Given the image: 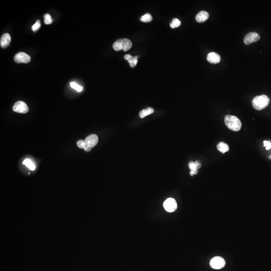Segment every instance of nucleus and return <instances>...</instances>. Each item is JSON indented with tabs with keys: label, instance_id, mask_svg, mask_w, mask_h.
<instances>
[{
	"label": "nucleus",
	"instance_id": "f257e3e1",
	"mask_svg": "<svg viewBox=\"0 0 271 271\" xmlns=\"http://www.w3.org/2000/svg\"><path fill=\"white\" fill-rule=\"evenodd\" d=\"M225 124L228 128L234 132H237L241 130L242 123L237 117L232 115H227L225 117Z\"/></svg>",
	"mask_w": 271,
	"mask_h": 271
},
{
	"label": "nucleus",
	"instance_id": "6ab92c4d",
	"mask_svg": "<svg viewBox=\"0 0 271 271\" xmlns=\"http://www.w3.org/2000/svg\"><path fill=\"white\" fill-rule=\"evenodd\" d=\"M70 84L71 88H73L74 89H76L78 92H80L83 90V87L80 86V85H79V84H77L75 83V82H71Z\"/></svg>",
	"mask_w": 271,
	"mask_h": 271
},
{
	"label": "nucleus",
	"instance_id": "1a4fd4ad",
	"mask_svg": "<svg viewBox=\"0 0 271 271\" xmlns=\"http://www.w3.org/2000/svg\"><path fill=\"white\" fill-rule=\"evenodd\" d=\"M260 39V36L255 32L248 33L244 38V41L246 45L251 44L254 42H257Z\"/></svg>",
	"mask_w": 271,
	"mask_h": 271
},
{
	"label": "nucleus",
	"instance_id": "dca6fc26",
	"mask_svg": "<svg viewBox=\"0 0 271 271\" xmlns=\"http://www.w3.org/2000/svg\"><path fill=\"white\" fill-rule=\"evenodd\" d=\"M23 164L26 165L29 169L31 170H34L35 169V166L32 162L28 159H25L23 162Z\"/></svg>",
	"mask_w": 271,
	"mask_h": 271
},
{
	"label": "nucleus",
	"instance_id": "a211bd4d",
	"mask_svg": "<svg viewBox=\"0 0 271 271\" xmlns=\"http://www.w3.org/2000/svg\"><path fill=\"white\" fill-rule=\"evenodd\" d=\"M181 25V21L177 18L173 19L172 22L170 24V26L172 28L178 27Z\"/></svg>",
	"mask_w": 271,
	"mask_h": 271
},
{
	"label": "nucleus",
	"instance_id": "bb28decb",
	"mask_svg": "<svg viewBox=\"0 0 271 271\" xmlns=\"http://www.w3.org/2000/svg\"><path fill=\"white\" fill-rule=\"evenodd\" d=\"M269 158H270V159H271V155L270 156V157H269Z\"/></svg>",
	"mask_w": 271,
	"mask_h": 271
},
{
	"label": "nucleus",
	"instance_id": "a878e982",
	"mask_svg": "<svg viewBox=\"0 0 271 271\" xmlns=\"http://www.w3.org/2000/svg\"><path fill=\"white\" fill-rule=\"evenodd\" d=\"M195 164L196 165L197 168V169H199L201 167V161H196L195 162Z\"/></svg>",
	"mask_w": 271,
	"mask_h": 271
},
{
	"label": "nucleus",
	"instance_id": "b1692460",
	"mask_svg": "<svg viewBox=\"0 0 271 271\" xmlns=\"http://www.w3.org/2000/svg\"><path fill=\"white\" fill-rule=\"evenodd\" d=\"M264 147H266L267 150H269L271 148V143L270 142L267 141H264Z\"/></svg>",
	"mask_w": 271,
	"mask_h": 271
},
{
	"label": "nucleus",
	"instance_id": "393cba45",
	"mask_svg": "<svg viewBox=\"0 0 271 271\" xmlns=\"http://www.w3.org/2000/svg\"><path fill=\"white\" fill-rule=\"evenodd\" d=\"M77 146L81 149H84V140H80L77 142Z\"/></svg>",
	"mask_w": 271,
	"mask_h": 271
},
{
	"label": "nucleus",
	"instance_id": "aec40b11",
	"mask_svg": "<svg viewBox=\"0 0 271 271\" xmlns=\"http://www.w3.org/2000/svg\"><path fill=\"white\" fill-rule=\"evenodd\" d=\"M44 18L45 24H46L47 25L50 24L52 23L53 20L52 19V17L48 14H45L44 16Z\"/></svg>",
	"mask_w": 271,
	"mask_h": 271
},
{
	"label": "nucleus",
	"instance_id": "423d86ee",
	"mask_svg": "<svg viewBox=\"0 0 271 271\" xmlns=\"http://www.w3.org/2000/svg\"><path fill=\"white\" fill-rule=\"evenodd\" d=\"M163 206L165 210L169 212H174L177 208V202L172 198L166 199L164 202Z\"/></svg>",
	"mask_w": 271,
	"mask_h": 271
},
{
	"label": "nucleus",
	"instance_id": "0eeeda50",
	"mask_svg": "<svg viewBox=\"0 0 271 271\" xmlns=\"http://www.w3.org/2000/svg\"><path fill=\"white\" fill-rule=\"evenodd\" d=\"M13 110L14 111L17 113L25 114L27 113L29 109L25 102L22 101H19L14 104L13 107Z\"/></svg>",
	"mask_w": 271,
	"mask_h": 271
},
{
	"label": "nucleus",
	"instance_id": "7ed1b4c3",
	"mask_svg": "<svg viewBox=\"0 0 271 271\" xmlns=\"http://www.w3.org/2000/svg\"><path fill=\"white\" fill-rule=\"evenodd\" d=\"M132 46V42L127 38H123L118 40L113 44V48L115 51L123 50L124 51H128Z\"/></svg>",
	"mask_w": 271,
	"mask_h": 271
},
{
	"label": "nucleus",
	"instance_id": "f03ea898",
	"mask_svg": "<svg viewBox=\"0 0 271 271\" xmlns=\"http://www.w3.org/2000/svg\"><path fill=\"white\" fill-rule=\"evenodd\" d=\"M270 102V98L264 94L257 96L252 101L253 107L256 110L261 111L268 106Z\"/></svg>",
	"mask_w": 271,
	"mask_h": 271
},
{
	"label": "nucleus",
	"instance_id": "4468645a",
	"mask_svg": "<svg viewBox=\"0 0 271 271\" xmlns=\"http://www.w3.org/2000/svg\"><path fill=\"white\" fill-rule=\"evenodd\" d=\"M154 111V109L153 108L148 107L146 109L141 111H140V113H139V116H140L141 118H144L146 116L153 113Z\"/></svg>",
	"mask_w": 271,
	"mask_h": 271
},
{
	"label": "nucleus",
	"instance_id": "6e6552de",
	"mask_svg": "<svg viewBox=\"0 0 271 271\" xmlns=\"http://www.w3.org/2000/svg\"><path fill=\"white\" fill-rule=\"evenodd\" d=\"M14 60L17 63H28L31 61V57L25 53L19 52L15 56Z\"/></svg>",
	"mask_w": 271,
	"mask_h": 271
},
{
	"label": "nucleus",
	"instance_id": "f8f14e48",
	"mask_svg": "<svg viewBox=\"0 0 271 271\" xmlns=\"http://www.w3.org/2000/svg\"><path fill=\"white\" fill-rule=\"evenodd\" d=\"M209 17L210 15L207 12L202 11L197 14L196 20L198 23L204 22L209 18Z\"/></svg>",
	"mask_w": 271,
	"mask_h": 271
},
{
	"label": "nucleus",
	"instance_id": "20e7f679",
	"mask_svg": "<svg viewBox=\"0 0 271 271\" xmlns=\"http://www.w3.org/2000/svg\"><path fill=\"white\" fill-rule=\"evenodd\" d=\"M98 138L95 134L90 135L84 140V149L86 152L90 151L98 143Z\"/></svg>",
	"mask_w": 271,
	"mask_h": 271
},
{
	"label": "nucleus",
	"instance_id": "5701e85b",
	"mask_svg": "<svg viewBox=\"0 0 271 271\" xmlns=\"http://www.w3.org/2000/svg\"><path fill=\"white\" fill-rule=\"evenodd\" d=\"M138 57L136 56V57H133L132 56H131L130 54H127V55H125L124 56V59H126V60H128V61H130V60H134V59H138Z\"/></svg>",
	"mask_w": 271,
	"mask_h": 271
},
{
	"label": "nucleus",
	"instance_id": "f3484780",
	"mask_svg": "<svg viewBox=\"0 0 271 271\" xmlns=\"http://www.w3.org/2000/svg\"><path fill=\"white\" fill-rule=\"evenodd\" d=\"M152 16L150 14H146L141 17L140 20L143 22H150L152 21Z\"/></svg>",
	"mask_w": 271,
	"mask_h": 271
},
{
	"label": "nucleus",
	"instance_id": "39448f33",
	"mask_svg": "<svg viewBox=\"0 0 271 271\" xmlns=\"http://www.w3.org/2000/svg\"><path fill=\"white\" fill-rule=\"evenodd\" d=\"M225 265V260L220 257H215L212 258L210 262V266L211 267L216 270L223 268Z\"/></svg>",
	"mask_w": 271,
	"mask_h": 271
},
{
	"label": "nucleus",
	"instance_id": "ddd939ff",
	"mask_svg": "<svg viewBox=\"0 0 271 271\" xmlns=\"http://www.w3.org/2000/svg\"><path fill=\"white\" fill-rule=\"evenodd\" d=\"M217 148L220 152L223 153H225L226 152L228 151L229 149V146L228 144L224 143V142H220L218 144V146H217Z\"/></svg>",
	"mask_w": 271,
	"mask_h": 271
},
{
	"label": "nucleus",
	"instance_id": "2eb2a0df",
	"mask_svg": "<svg viewBox=\"0 0 271 271\" xmlns=\"http://www.w3.org/2000/svg\"><path fill=\"white\" fill-rule=\"evenodd\" d=\"M189 167L191 170L190 172V175L191 176H193L194 174H197L198 173V169L197 168L196 165L195 164V162H193L192 161L188 163Z\"/></svg>",
	"mask_w": 271,
	"mask_h": 271
},
{
	"label": "nucleus",
	"instance_id": "4be33fe9",
	"mask_svg": "<svg viewBox=\"0 0 271 271\" xmlns=\"http://www.w3.org/2000/svg\"><path fill=\"white\" fill-rule=\"evenodd\" d=\"M129 63L130 64V66L131 67H135L136 65L138 63V59H134V60H130V61H129Z\"/></svg>",
	"mask_w": 271,
	"mask_h": 271
},
{
	"label": "nucleus",
	"instance_id": "9d476101",
	"mask_svg": "<svg viewBox=\"0 0 271 271\" xmlns=\"http://www.w3.org/2000/svg\"><path fill=\"white\" fill-rule=\"evenodd\" d=\"M207 60L210 63L212 64H217L220 61L221 57L219 54L215 52H210L207 55Z\"/></svg>",
	"mask_w": 271,
	"mask_h": 271
},
{
	"label": "nucleus",
	"instance_id": "9b49d317",
	"mask_svg": "<svg viewBox=\"0 0 271 271\" xmlns=\"http://www.w3.org/2000/svg\"><path fill=\"white\" fill-rule=\"evenodd\" d=\"M11 41V37L9 34L5 33L3 34V35L2 36L1 42H0V44L2 48H5L8 47L10 44Z\"/></svg>",
	"mask_w": 271,
	"mask_h": 271
},
{
	"label": "nucleus",
	"instance_id": "412c9836",
	"mask_svg": "<svg viewBox=\"0 0 271 271\" xmlns=\"http://www.w3.org/2000/svg\"><path fill=\"white\" fill-rule=\"evenodd\" d=\"M40 27V20H38V21H37V22L35 23V24L32 26V29L33 31L36 32V31H37L38 29H39Z\"/></svg>",
	"mask_w": 271,
	"mask_h": 271
}]
</instances>
